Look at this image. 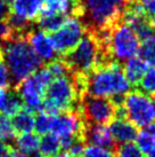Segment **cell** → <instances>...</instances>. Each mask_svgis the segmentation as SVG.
Segmentation results:
<instances>
[{
  "label": "cell",
  "instance_id": "cell-1",
  "mask_svg": "<svg viewBox=\"0 0 155 157\" xmlns=\"http://www.w3.org/2000/svg\"><path fill=\"white\" fill-rule=\"evenodd\" d=\"M131 91V84L123 74L119 62L104 63L87 75L86 94L111 99L113 103L122 105L124 96Z\"/></svg>",
  "mask_w": 155,
  "mask_h": 157
},
{
  "label": "cell",
  "instance_id": "cell-2",
  "mask_svg": "<svg viewBox=\"0 0 155 157\" xmlns=\"http://www.w3.org/2000/svg\"><path fill=\"white\" fill-rule=\"evenodd\" d=\"M1 52L8 67L14 88L42 68V60L35 54L26 38L17 37L1 41Z\"/></svg>",
  "mask_w": 155,
  "mask_h": 157
},
{
  "label": "cell",
  "instance_id": "cell-3",
  "mask_svg": "<svg viewBox=\"0 0 155 157\" xmlns=\"http://www.w3.org/2000/svg\"><path fill=\"white\" fill-rule=\"evenodd\" d=\"M60 59L66 63L72 74L78 75L90 74L100 64L113 61L99 44L96 35L89 29L79 44Z\"/></svg>",
  "mask_w": 155,
  "mask_h": 157
},
{
  "label": "cell",
  "instance_id": "cell-4",
  "mask_svg": "<svg viewBox=\"0 0 155 157\" xmlns=\"http://www.w3.org/2000/svg\"><path fill=\"white\" fill-rule=\"evenodd\" d=\"M81 99L73 75L58 77L49 84L40 111L50 116H57L65 111L78 110Z\"/></svg>",
  "mask_w": 155,
  "mask_h": 157
},
{
  "label": "cell",
  "instance_id": "cell-5",
  "mask_svg": "<svg viewBox=\"0 0 155 157\" xmlns=\"http://www.w3.org/2000/svg\"><path fill=\"white\" fill-rule=\"evenodd\" d=\"M129 0H82L81 20L90 30L107 29L122 20Z\"/></svg>",
  "mask_w": 155,
  "mask_h": 157
},
{
  "label": "cell",
  "instance_id": "cell-6",
  "mask_svg": "<svg viewBox=\"0 0 155 157\" xmlns=\"http://www.w3.org/2000/svg\"><path fill=\"white\" fill-rule=\"evenodd\" d=\"M139 45L140 39L123 21L117 22L110 29L107 49L113 61L120 63L137 56Z\"/></svg>",
  "mask_w": 155,
  "mask_h": 157
},
{
  "label": "cell",
  "instance_id": "cell-7",
  "mask_svg": "<svg viewBox=\"0 0 155 157\" xmlns=\"http://www.w3.org/2000/svg\"><path fill=\"white\" fill-rule=\"evenodd\" d=\"M125 118L137 128L151 127L155 123V99L140 90L130 91L123 99Z\"/></svg>",
  "mask_w": 155,
  "mask_h": 157
},
{
  "label": "cell",
  "instance_id": "cell-8",
  "mask_svg": "<svg viewBox=\"0 0 155 157\" xmlns=\"http://www.w3.org/2000/svg\"><path fill=\"white\" fill-rule=\"evenodd\" d=\"M52 80V76L45 67L40 68L30 77L24 79L17 87H15L22 98L24 107L32 111H40V108L45 100L46 91Z\"/></svg>",
  "mask_w": 155,
  "mask_h": 157
},
{
  "label": "cell",
  "instance_id": "cell-9",
  "mask_svg": "<svg viewBox=\"0 0 155 157\" xmlns=\"http://www.w3.org/2000/svg\"><path fill=\"white\" fill-rule=\"evenodd\" d=\"M116 108L111 99L86 94L79 103L78 111L86 124L106 125L115 118Z\"/></svg>",
  "mask_w": 155,
  "mask_h": 157
},
{
  "label": "cell",
  "instance_id": "cell-10",
  "mask_svg": "<svg viewBox=\"0 0 155 157\" xmlns=\"http://www.w3.org/2000/svg\"><path fill=\"white\" fill-rule=\"evenodd\" d=\"M88 28L80 17L69 16L58 30L50 36L55 52L64 56L71 52L86 35Z\"/></svg>",
  "mask_w": 155,
  "mask_h": 157
},
{
  "label": "cell",
  "instance_id": "cell-11",
  "mask_svg": "<svg viewBox=\"0 0 155 157\" xmlns=\"http://www.w3.org/2000/svg\"><path fill=\"white\" fill-rule=\"evenodd\" d=\"M85 128L86 123L80 113L78 110H71L54 116L50 134L59 140L69 138H82L85 140Z\"/></svg>",
  "mask_w": 155,
  "mask_h": 157
},
{
  "label": "cell",
  "instance_id": "cell-12",
  "mask_svg": "<svg viewBox=\"0 0 155 157\" xmlns=\"http://www.w3.org/2000/svg\"><path fill=\"white\" fill-rule=\"evenodd\" d=\"M83 2L82 0H41L40 16L64 15L82 17Z\"/></svg>",
  "mask_w": 155,
  "mask_h": 157
},
{
  "label": "cell",
  "instance_id": "cell-13",
  "mask_svg": "<svg viewBox=\"0 0 155 157\" xmlns=\"http://www.w3.org/2000/svg\"><path fill=\"white\" fill-rule=\"evenodd\" d=\"M26 39L31 45V47L33 48L35 54L42 60V62H50L55 59L56 56L55 48L52 46L50 37L46 32H43L40 29L39 30L33 29L29 32Z\"/></svg>",
  "mask_w": 155,
  "mask_h": 157
},
{
  "label": "cell",
  "instance_id": "cell-14",
  "mask_svg": "<svg viewBox=\"0 0 155 157\" xmlns=\"http://www.w3.org/2000/svg\"><path fill=\"white\" fill-rule=\"evenodd\" d=\"M83 136L87 144H94L111 150H115V142L111 135L110 128L106 125L86 124Z\"/></svg>",
  "mask_w": 155,
  "mask_h": 157
},
{
  "label": "cell",
  "instance_id": "cell-15",
  "mask_svg": "<svg viewBox=\"0 0 155 157\" xmlns=\"http://www.w3.org/2000/svg\"><path fill=\"white\" fill-rule=\"evenodd\" d=\"M108 128L115 144L134 142L138 133L137 127L127 118H114Z\"/></svg>",
  "mask_w": 155,
  "mask_h": 157
},
{
  "label": "cell",
  "instance_id": "cell-16",
  "mask_svg": "<svg viewBox=\"0 0 155 157\" xmlns=\"http://www.w3.org/2000/svg\"><path fill=\"white\" fill-rule=\"evenodd\" d=\"M41 0H12L8 12L27 22H33L40 16Z\"/></svg>",
  "mask_w": 155,
  "mask_h": 157
},
{
  "label": "cell",
  "instance_id": "cell-17",
  "mask_svg": "<svg viewBox=\"0 0 155 157\" xmlns=\"http://www.w3.org/2000/svg\"><path fill=\"white\" fill-rule=\"evenodd\" d=\"M148 68L150 67L138 56H135L128 60V61H125L124 66L122 67L125 78L128 79V82L131 84V86L139 84L140 79L142 78V76L145 75Z\"/></svg>",
  "mask_w": 155,
  "mask_h": 157
},
{
  "label": "cell",
  "instance_id": "cell-18",
  "mask_svg": "<svg viewBox=\"0 0 155 157\" xmlns=\"http://www.w3.org/2000/svg\"><path fill=\"white\" fill-rule=\"evenodd\" d=\"M35 116L34 111L26 107H23L12 119L15 131L18 133H29L34 130Z\"/></svg>",
  "mask_w": 155,
  "mask_h": 157
},
{
  "label": "cell",
  "instance_id": "cell-19",
  "mask_svg": "<svg viewBox=\"0 0 155 157\" xmlns=\"http://www.w3.org/2000/svg\"><path fill=\"white\" fill-rule=\"evenodd\" d=\"M14 142H15V146L18 149V151L26 156L35 155L39 151L40 139H39L38 134H34L32 132L22 133L21 135L16 136Z\"/></svg>",
  "mask_w": 155,
  "mask_h": 157
},
{
  "label": "cell",
  "instance_id": "cell-20",
  "mask_svg": "<svg viewBox=\"0 0 155 157\" xmlns=\"http://www.w3.org/2000/svg\"><path fill=\"white\" fill-rule=\"evenodd\" d=\"M39 151L42 157H56L62 151L60 141L52 134H46L40 140Z\"/></svg>",
  "mask_w": 155,
  "mask_h": 157
},
{
  "label": "cell",
  "instance_id": "cell-21",
  "mask_svg": "<svg viewBox=\"0 0 155 157\" xmlns=\"http://www.w3.org/2000/svg\"><path fill=\"white\" fill-rule=\"evenodd\" d=\"M137 55L148 67H155V35L140 40Z\"/></svg>",
  "mask_w": 155,
  "mask_h": 157
},
{
  "label": "cell",
  "instance_id": "cell-22",
  "mask_svg": "<svg viewBox=\"0 0 155 157\" xmlns=\"http://www.w3.org/2000/svg\"><path fill=\"white\" fill-rule=\"evenodd\" d=\"M135 141H136V146L140 149V151L144 155H148L155 150V135L151 130V127L142 128L140 131H138Z\"/></svg>",
  "mask_w": 155,
  "mask_h": 157
},
{
  "label": "cell",
  "instance_id": "cell-23",
  "mask_svg": "<svg viewBox=\"0 0 155 157\" xmlns=\"http://www.w3.org/2000/svg\"><path fill=\"white\" fill-rule=\"evenodd\" d=\"M23 107H24V105H23L22 98L20 96L18 92L14 88L13 91L8 92V94H7V99H6L4 109H2L4 116L8 118L14 117Z\"/></svg>",
  "mask_w": 155,
  "mask_h": 157
},
{
  "label": "cell",
  "instance_id": "cell-24",
  "mask_svg": "<svg viewBox=\"0 0 155 157\" xmlns=\"http://www.w3.org/2000/svg\"><path fill=\"white\" fill-rule=\"evenodd\" d=\"M69 16L64 15H49V16H40L39 18V29L42 30L43 32H55L58 30L62 24L65 22V20Z\"/></svg>",
  "mask_w": 155,
  "mask_h": 157
},
{
  "label": "cell",
  "instance_id": "cell-25",
  "mask_svg": "<svg viewBox=\"0 0 155 157\" xmlns=\"http://www.w3.org/2000/svg\"><path fill=\"white\" fill-rule=\"evenodd\" d=\"M16 133L12 123V119L6 116H0V140L6 144L14 142L16 139Z\"/></svg>",
  "mask_w": 155,
  "mask_h": 157
},
{
  "label": "cell",
  "instance_id": "cell-26",
  "mask_svg": "<svg viewBox=\"0 0 155 157\" xmlns=\"http://www.w3.org/2000/svg\"><path fill=\"white\" fill-rule=\"evenodd\" d=\"M139 90L147 95H155V67H150L139 82Z\"/></svg>",
  "mask_w": 155,
  "mask_h": 157
},
{
  "label": "cell",
  "instance_id": "cell-27",
  "mask_svg": "<svg viewBox=\"0 0 155 157\" xmlns=\"http://www.w3.org/2000/svg\"><path fill=\"white\" fill-rule=\"evenodd\" d=\"M52 119H54V116H50L48 113L40 111L38 116L35 117V122H34L35 132L40 135L50 134L52 126Z\"/></svg>",
  "mask_w": 155,
  "mask_h": 157
},
{
  "label": "cell",
  "instance_id": "cell-28",
  "mask_svg": "<svg viewBox=\"0 0 155 157\" xmlns=\"http://www.w3.org/2000/svg\"><path fill=\"white\" fill-rule=\"evenodd\" d=\"M48 69V71L50 72V75L52 76V78H58V77H64V76H69L71 75V70L69 69V67L66 66L62 59H54L52 61H50L46 67Z\"/></svg>",
  "mask_w": 155,
  "mask_h": 157
},
{
  "label": "cell",
  "instance_id": "cell-29",
  "mask_svg": "<svg viewBox=\"0 0 155 157\" xmlns=\"http://www.w3.org/2000/svg\"><path fill=\"white\" fill-rule=\"evenodd\" d=\"M114 157H145V155L140 151V149L136 146V144L130 142V144H120V147L115 148Z\"/></svg>",
  "mask_w": 155,
  "mask_h": 157
},
{
  "label": "cell",
  "instance_id": "cell-30",
  "mask_svg": "<svg viewBox=\"0 0 155 157\" xmlns=\"http://www.w3.org/2000/svg\"><path fill=\"white\" fill-rule=\"evenodd\" d=\"M81 157H114V150L94 144H86Z\"/></svg>",
  "mask_w": 155,
  "mask_h": 157
},
{
  "label": "cell",
  "instance_id": "cell-31",
  "mask_svg": "<svg viewBox=\"0 0 155 157\" xmlns=\"http://www.w3.org/2000/svg\"><path fill=\"white\" fill-rule=\"evenodd\" d=\"M144 13L148 18V22L155 29V0H138Z\"/></svg>",
  "mask_w": 155,
  "mask_h": 157
},
{
  "label": "cell",
  "instance_id": "cell-32",
  "mask_svg": "<svg viewBox=\"0 0 155 157\" xmlns=\"http://www.w3.org/2000/svg\"><path fill=\"white\" fill-rule=\"evenodd\" d=\"M12 86V78L8 67L5 62L2 55L0 56V90H7Z\"/></svg>",
  "mask_w": 155,
  "mask_h": 157
},
{
  "label": "cell",
  "instance_id": "cell-33",
  "mask_svg": "<svg viewBox=\"0 0 155 157\" xmlns=\"http://www.w3.org/2000/svg\"><path fill=\"white\" fill-rule=\"evenodd\" d=\"M10 37V30L4 18H0V41H5Z\"/></svg>",
  "mask_w": 155,
  "mask_h": 157
},
{
  "label": "cell",
  "instance_id": "cell-34",
  "mask_svg": "<svg viewBox=\"0 0 155 157\" xmlns=\"http://www.w3.org/2000/svg\"><path fill=\"white\" fill-rule=\"evenodd\" d=\"M12 149H13V147H12L10 144H6V142H4V141L0 140V157L7 155Z\"/></svg>",
  "mask_w": 155,
  "mask_h": 157
},
{
  "label": "cell",
  "instance_id": "cell-35",
  "mask_svg": "<svg viewBox=\"0 0 155 157\" xmlns=\"http://www.w3.org/2000/svg\"><path fill=\"white\" fill-rule=\"evenodd\" d=\"M8 14V4L5 0H0V18H4Z\"/></svg>",
  "mask_w": 155,
  "mask_h": 157
},
{
  "label": "cell",
  "instance_id": "cell-36",
  "mask_svg": "<svg viewBox=\"0 0 155 157\" xmlns=\"http://www.w3.org/2000/svg\"><path fill=\"white\" fill-rule=\"evenodd\" d=\"M7 94H8V92L6 90H0V113H2L5 102H6V99H7Z\"/></svg>",
  "mask_w": 155,
  "mask_h": 157
},
{
  "label": "cell",
  "instance_id": "cell-37",
  "mask_svg": "<svg viewBox=\"0 0 155 157\" xmlns=\"http://www.w3.org/2000/svg\"><path fill=\"white\" fill-rule=\"evenodd\" d=\"M2 157H29V156H26V155L20 153L18 150H15V149L13 148L7 155H5V156H2Z\"/></svg>",
  "mask_w": 155,
  "mask_h": 157
},
{
  "label": "cell",
  "instance_id": "cell-38",
  "mask_svg": "<svg viewBox=\"0 0 155 157\" xmlns=\"http://www.w3.org/2000/svg\"><path fill=\"white\" fill-rule=\"evenodd\" d=\"M56 157H71L69 155V154H66V153H60L58 156H56Z\"/></svg>",
  "mask_w": 155,
  "mask_h": 157
},
{
  "label": "cell",
  "instance_id": "cell-39",
  "mask_svg": "<svg viewBox=\"0 0 155 157\" xmlns=\"http://www.w3.org/2000/svg\"><path fill=\"white\" fill-rule=\"evenodd\" d=\"M146 157H155V150L152 151V153H150L148 155H146Z\"/></svg>",
  "mask_w": 155,
  "mask_h": 157
},
{
  "label": "cell",
  "instance_id": "cell-40",
  "mask_svg": "<svg viewBox=\"0 0 155 157\" xmlns=\"http://www.w3.org/2000/svg\"><path fill=\"white\" fill-rule=\"evenodd\" d=\"M151 130H152V131H153V133H154V135H155V123H154V124H153V125H152V126H151Z\"/></svg>",
  "mask_w": 155,
  "mask_h": 157
},
{
  "label": "cell",
  "instance_id": "cell-41",
  "mask_svg": "<svg viewBox=\"0 0 155 157\" xmlns=\"http://www.w3.org/2000/svg\"><path fill=\"white\" fill-rule=\"evenodd\" d=\"M5 1H6V2H7V4H9V2H10V1H12V0H5Z\"/></svg>",
  "mask_w": 155,
  "mask_h": 157
},
{
  "label": "cell",
  "instance_id": "cell-42",
  "mask_svg": "<svg viewBox=\"0 0 155 157\" xmlns=\"http://www.w3.org/2000/svg\"><path fill=\"white\" fill-rule=\"evenodd\" d=\"M2 55V52H1V47H0V56Z\"/></svg>",
  "mask_w": 155,
  "mask_h": 157
},
{
  "label": "cell",
  "instance_id": "cell-43",
  "mask_svg": "<svg viewBox=\"0 0 155 157\" xmlns=\"http://www.w3.org/2000/svg\"><path fill=\"white\" fill-rule=\"evenodd\" d=\"M39 157H42V156H39Z\"/></svg>",
  "mask_w": 155,
  "mask_h": 157
}]
</instances>
